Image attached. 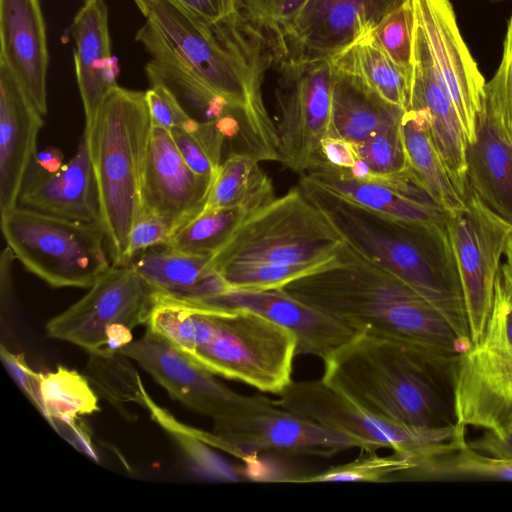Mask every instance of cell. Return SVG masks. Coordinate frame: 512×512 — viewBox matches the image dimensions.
<instances>
[{
    "label": "cell",
    "mask_w": 512,
    "mask_h": 512,
    "mask_svg": "<svg viewBox=\"0 0 512 512\" xmlns=\"http://www.w3.org/2000/svg\"><path fill=\"white\" fill-rule=\"evenodd\" d=\"M75 43L76 80L85 126H89L109 91L117 85L119 69L111 52L105 0H84L70 27Z\"/></svg>",
    "instance_id": "cell-26"
},
{
    "label": "cell",
    "mask_w": 512,
    "mask_h": 512,
    "mask_svg": "<svg viewBox=\"0 0 512 512\" xmlns=\"http://www.w3.org/2000/svg\"><path fill=\"white\" fill-rule=\"evenodd\" d=\"M458 355L362 331L324 361L322 379L384 421L444 427L456 423L453 382Z\"/></svg>",
    "instance_id": "cell-2"
},
{
    "label": "cell",
    "mask_w": 512,
    "mask_h": 512,
    "mask_svg": "<svg viewBox=\"0 0 512 512\" xmlns=\"http://www.w3.org/2000/svg\"><path fill=\"white\" fill-rule=\"evenodd\" d=\"M99 409L98 396L86 377L59 367L41 375L40 410L51 423L74 424L79 416Z\"/></svg>",
    "instance_id": "cell-34"
},
{
    "label": "cell",
    "mask_w": 512,
    "mask_h": 512,
    "mask_svg": "<svg viewBox=\"0 0 512 512\" xmlns=\"http://www.w3.org/2000/svg\"><path fill=\"white\" fill-rule=\"evenodd\" d=\"M411 100L423 110L450 179L462 198L467 190L466 138L451 97L432 60L423 31L414 19ZM408 109V110H409Z\"/></svg>",
    "instance_id": "cell-21"
},
{
    "label": "cell",
    "mask_w": 512,
    "mask_h": 512,
    "mask_svg": "<svg viewBox=\"0 0 512 512\" xmlns=\"http://www.w3.org/2000/svg\"><path fill=\"white\" fill-rule=\"evenodd\" d=\"M306 0H240L241 9L275 41L294 21Z\"/></svg>",
    "instance_id": "cell-41"
},
{
    "label": "cell",
    "mask_w": 512,
    "mask_h": 512,
    "mask_svg": "<svg viewBox=\"0 0 512 512\" xmlns=\"http://www.w3.org/2000/svg\"><path fill=\"white\" fill-rule=\"evenodd\" d=\"M7 246L53 288H90L111 267L102 228L17 206L1 213Z\"/></svg>",
    "instance_id": "cell-8"
},
{
    "label": "cell",
    "mask_w": 512,
    "mask_h": 512,
    "mask_svg": "<svg viewBox=\"0 0 512 512\" xmlns=\"http://www.w3.org/2000/svg\"><path fill=\"white\" fill-rule=\"evenodd\" d=\"M186 164L198 175L213 180L219 166L204 145L190 133L181 129L170 132Z\"/></svg>",
    "instance_id": "cell-44"
},
{
    "label": "cell",
    "mask_w": 512,
    "mask_h": 512,
    "mask_svg": "<svg viewBox=\"0 0 512 512\" xmlns=\"http://www.w3.org/2000/svg\"><path fill=\"white\" fill-rule=\"evenodd\" d=\"M468 443L470 447L486 455L512 460V428L501 436L485 431Z\"/></svg>",
    "instance_id": "cell-47"
},
{
    "label": "cell",
    "mask_w": 512,
    "mask_h": 512,
    "mask_svg": "<svg viewBox=\"0 0 512 512\" xmlns=\"http://www.w3.org/2000/svg\"><path fill=\"white\" fill-rule=\"evenodd\" d=\"M145 17L135 40L151 56L150 81L166 85L189 117L219 122L233 108L243 118L245 151L279 161L276 124L263 99L275 64L271 36L242 10L208 23L177 0H134Z\"/></svg>",
    "instance_id": "cell-1"
},
{
    "label": "cell",
    "mask_w": 512,
    "mask_h": 512,
    "mask_svg": "<svg viewBox=\"0 0 512 512\" xmlns=\"http://www.w3.org/2000/svg\"><path fill=\"white\" fill-rule=\"evenodd\" d=\"M354 145L371 174L388 175L408 168L401 123Z\"/></svg>",
    "instance_id": "cell-39"
},
{
    "label": "cell",
    "mask_w": 512,
    "mask_h": 512,
    "mask_svg": "<svg viewBox=\"0 0 512 512\" xmlns=\"http://www.w3.org/2000/svg\"><path fill=\"white\" fill-rule=\"evenodd\" d=\"M414 11L412 0L391 12L370 34L380 48L398 65L411 68Z\"/></svg>",
    "instance_id": "cell-38"
},
{
    "label": "cell",
    "mask_w": 512,
    "mask_h": 512,
    "mask_svg": "<svg viewBox=\"0 0 512 512\" xmlns=\"http://www.w3.org/2000/svg\"><path fill=\"white\" fill-rule=\"evenodd\" d=\"M200 19L214 24L227 19L241 9L240 0H177Z\"/></svg>",
    "instance_id": "cell-45"
},
{
    "label": "cell",
    "mask_w": 512,
    "mask_h": 512,
    "mask_svg": "<svg viewBox=\"0 0 512 512\" xmlns=\"http://www.w3.org/2000/svg\"><path fill=\"white\" fill-rule=\"evenodd\" d=\"M361 454L350 462L330 467L318 474L287 479L294 483L326 482H390L395 474L413 468L412 459L402 453L394 452L388 456H379L376 452L361 450Z\"/></svg>",
    "instance_id": "cell-36"
},
{
    "label": "cell",
    "mask_w": 512,
    "mask_h": 512,
    "mask_svg": "<svg viewBox=\"0 0 512 512\" xmlns=\"http://www.w3.org/2000/svg\"><path fill=\"white\" fill-rule=\"evenodd\" d=\"M303 174L328 191L387 217L446 228L448 212L432 199L409 168L388 175L371 174L363 181L345 169L316 160Z\"/></svg>",
    "instance_id": "cell-18"
},
{
    "label": "cell",
    "mask_w": 512,
    "mask_h": 512,
    "mask_svg": "<svg viewBox=\"0 0 512 512\" xmlns=\"http://www.w3.org/2000/svg\"><path fill=\"white\" fill-rule=\"evenodd\" d=\"M319 156L318 160L341 169H350L359 159L354 143L330 135L321 140Z\"/></svg>",
    "instance_id": "cell-46"
},
{
    "label": "cell",
    "mask_w": 512,
    "mask_h": 512,
    "mask_svg": "<svg viewBox=\"0 0 512 512\" xmlns=\"http://www.w3.org/2000/svg\"><path fill=\"white\" fill-rule=\"evenodd\" d=\"M432 60L461 121L466 144L476 136L485 95V79L470 54L449 0H412Z\"/></svg>",
    "instance_id": "cell-17"
},
{
    "label": "cell",
    "mask_w": 512,
    "mask_h": 512,
    "mask_svg": "<svg viewBox=\"0 0 512 512\" xmlns=\"http://www.w3.org/2000/svg\"><path fill=\"white\" fill-rule=\"evenodd\" d=\"M274 402L336 432L355 439L361 450L388 448L414 459L450 441L458 424L438 428L405 427L366 411L322 378L292 381Z\"/></svg>",
    "instance_id": "cell-12"
},
{
    "label": "cell",
    "mask_w": 512,
    "mask_h": 512,
    "mask_svg": "<svg viewBox=\"0 0 512 512\" xmlns=\"http://www.w3.org/2000/svg\"><path fill=\"white\" fill-rule=\"evenodd\" d=\"M212 181L186 164L169 131L153 127L144 168L141 215H157L176 230L203 210Z\"/></svg>",
    "instance_id": "cell-20"
},
{
    "label": "cell",
    "mask_w": 512,
    "mask_h": 512,
    "mask_svg": "<svg viewBox=\"0 0 512 512\" xmlns=\"http://www.w3.org/2000/svg\"><path fill=\"white\" fill-rule=\"evenodd\" d=\"M154 290L130 265H112L89 291L46 323L48 337L89 352L110 353L130 343L135 327L148 323Z\"/></svg>",
    "instance_id": "cell-10"
},
{
    "label": "cell",
    "mask_w": 512,
    "mask_h": 512,
    "mask_svg": "<svg viewBox=\"0 0 512 512\" xmlns=\"http://www.w3.org/2000/svg\"><path fill=\"white\" fill-rule=\"evenodd\" d=\"M465 206L448 212L446 230L462 289L472 343L482 337L512 224L467 185Z\"/></svg>",
    "instance_id": "cell-13"
},
{
    "label": "cell",
    "mask_w": 512,
    "mask_h": 512,
    "mask_svg": "<svg viewBox=\"0 0 512 512\" xmlns=\"http://www.w3.org/2000/svg\"><path fill=\"white\" fill-rule=\"evenodd\" d=\"M491 1H503V0H491Z\"/></svg>",
    "instance_id": "cell-50"
},
{
    "label": "cell",
    "mask_w": 512,
    "mask_h": 512,
    "mask_svg": "<svg viewBox=\"0 0 512 512\" xmlns=\"http://www.w3.org/2000/svg\"><path fill=\"white\" fill-rule=\"evenodd\" d=\"M180 302L201 308H244L254 311L294 332L297 354L312 355L323 362L359 333L334 317L293 298L282 288H226L198 300Z\"/></svg>",
    "instance_id": "cell-19"
},
{
    "label": "cell",
    "mask_w": 512,
    "mask_h": 512,
    "mask_svg": "<svg viewBox=\"0 0 512 512\" xmlns=\"http://www.w3.org/2000/svg\"><path fill=\"white\" fill-rule=\"evenodd\" d=\"M43 115L10 69L0 62V212L18 206L28 169L37 153Z\"/></svg>",
    "instance_id": "cell-23"
},
{
    "label": "cell",
    "mask_w": 512,
    "mask_h": 512,
    "mask_svg": "<svg viewBox=\"0 0 512 512\" xmlns=\"http://www.w3.org/2000/svg\"><path fill=\"white\" fill-rule=\"evenodd\" d=\"M212 256L165 248L144 251L131 259L135 272L157 293L181 301H194L227 288L210 268Z\"/></svg>",
    "instance_id": "cell-27"
},
{
    "label": "cell",
    "mask_w": 512,
    "mask_h": 512,
    "mask_svg": "<svg viewBox=\"0 0 512 512\" xmlns=\"http://www.w3.org/2000/svg\"><path fill=\"white\" fill-rule=\"evenodd\" d=\"M466 165L467 185L512 224V142L492 78L485 85L475 140L466 144Z\"/></svg>",
    "instance_id": "cell-22"
},
{
    "label": "cell",
    "mask_w": 512,
    "mask_h": 512,
    "mask_svg": "<svg viewBox=\"0 0 512 512\" xmlns=\"http://www.w3.org/2000/svg\"><path fill=\"white\" fill-rule=\"evenodd\" d=\"M150 88L145 91L153 127L171 132L181 129L193 133L198 121L187 115L169 88L160 81H150Z\"/></svg>",
    "instance_id": "cell-40"
},
{
    "label": "cell",
    "mask_w": 512,
    "mask_h": 512,
    "mask_svg": "<svg viewBox=\"0 0 512 512\" xmlns=\"http://www.w3.org/2000/svg\"><path fill=\"white\" fill-rule=\"evenodd\" d=\"M119 352L135 360L173 399L217 426L256 405L263 396L239 394L216 379L160 334L145 333Z\"/></svg>",
    "instance_id": "cell-15"
},
{
    "label": "cell",
    "mask_w": 512,
    "mask_h": 512,
    "mask_svg": "<svg viewBox=\"0 0 512 512\" xmlns=\"http://www.w3.org/2000/svg\"><path fill=\"white\" fill-rule=\"evenodd\" d=\"M330 61L336 71L357 78L387 103L403 111L409 109L412 69L395 63L370 35Z\"/></svg>",
    "instance_id": "cell-31"
},
{
    "label": "cell",
    "mask_w": 512,
    "mask_h": 512,
    "mask_svg": "<svg viewBox=\"0 0 512 512\" xmlns=\"http://www.w3.org/2000/svg\"><path fill=\"white\" fill-rule=\"evenodd\" d=\"M401 134L408 168L432 197L447 212L465 206L435 145L427 114L423 110L405 111Z\"/></svg>",
    "instance_id": "cell-30"
},
{
    "label": "cell",
    "mask_w": 512,
    "mask_h": 512,
    "mask_svg": "<svg viewBox=\"0 0 512 512\" xmlns=\"http://www.w3.org/2000/svg\"><path fill=\"white\" fill-rule=\"evenodd\" d=\"M259 162L232 151L219 166L203 210L241 207L254 212L274 200L273 183Z\"/></svg>",
    "instance_id": "cell-32"
},
{
    "label": "cell",
    "mask_w": 512,
    "mask_h": 512,
    "mask_svg": "<svg viewBox=\"0 0 512 512\" xmlns=\"http://www.w3.org/2000/svg\"><path fill=\"white\" fill-rule=\"evenodd\" d=\"M192 434L245 462L264 452L332 457L360 448L352 437L286 410L264 396L256 405L213 426L212 433L192 429Z\"/></svg>",
    "instance_id": "cell-14"
},
{
    "label": "cell",
    "mask_w": 512,
    "mask_h": 512,
    "mask_svg": "<svg viewBox=\"0 0 512 512\" xmlns=\"http://www.w3.org/2000/svg\"><path fill=\"white\" fill-rule=\"evenodd\" d=\"M250 213L241 207L202 210L176 229L164 247L213 256Z\"/></svg>",
    "instance_id": "cell-35"
},
{
    "label": "cell",
    "mask_w": 512,
    "mask_h": 512,
    "mask_svg": "<svg viewBox=\"0 0 512 512\" xmlns=\"http://www.w3.org/2000/svg\"><path fill=\"white\" fill-rule=\"evenodd\" d=\"M89 355L86 378L98 396L128 417L125 403L149 407L151 399L129 357L119 351Z\"/></svg>",
    "instance_id": "cell-33"
},
{
    "label": "cell",
    "mask_w": 512,
    "mask_h": 512,
    "mask_svg": "<svg viewBox=\"0 0 512 512\" xmlns=\"http://www.w3.org/2000/svg\"><path fill=\"white\" fill-rule=\"evenodd\" d=\"M337 257V256H336ZM303 264L237 263L223 266L215 272L227 288L267 290L282 288L289 282L318 271L335 259Z\"/></svg>",
    "instance_id": "cell-37"
},
{
    "label": "cell",
    "mask_w": 512,
    "mask_h": 512,
    "mask_svg": "<svg viewBox=\"0 0 512 512\" xmlns=\"http://www.w3.org/2000/svg\"><path fill=\"white\" fill-rule=\"evenodd\" d=\"M63 165V152L58 147L49 146L36 153L28 171L51 174L57 172Z\"/></svg>",
    "instance_id": "cell-48"
},
{
    "label": "cell",
    "mask_w": 512,
    "mask_h": 512,
    "mask_svg": "<svg viewBox=\"0 0 512 512\" xmlns=\"http://www.w3.org/2000/svg\"><path fill=\"white\" fill-rule=\"evenodd\" d=\"M408 0H306L274 41L276 60L333 59Z\"/></svg>",
    "instance_id": "cell-16"
},
{
    "label": "cell",
    "mask_w": 512,
    "mask_h": 512,
    "mask_svg": "<svg viewBox=\"0 0 512 512\" xmlns=\"http://www.w3.org/2000/svg\"><path fill=\"white\" fill-rule=\"evenodd\" d=\"M18 206L101 227L98 187L84 134L73 158L57 172H27Z\"/></svg>",
    "instance_id": "cell-25"
},
{
    "label": "cell",
    "mask_w": 512,
    "mask_h": 512,
    "mask_svg": "<svg viewBox=\"0 0 512 512\" xmlns=\"http://www.w3.org/2000/svg\"><path fill=\"white\" fill-rule=\"evenodd\" d=\"M282 289L359 333L366 331L421 349L456 354L467 350L433 305L346 242L328 266Z\"/></svg>",
    "instance_id": "cell-3"
},
{
    "label": "cell",
    "mask_w": 512,
    "mask_h": 512,
    "mask_svg": "<svg viewBox=\"0 0 512 512\" xmlns=\"http://www.w3.org/2000/svg\"><path fill=\"white\" fill-rule=\"evenodd\" d=\"M505 262L500 265L499 276L504 285L512 292V234L504 251Z\"/></svg>",
    "instance_id": "cell-49"
},
{
    "label": "cell",
    "mask_w": 512,
    "mask_h": 512,
    "mask_svg": "<svg viewBox=\"0 0 512 512\" xmlns=\"http://www.w3.org/2000/svg\"><path fill=\"white\" fill-rule=\"evenodd\" d=\"M174 226L153 214H143L133 225L126 251L127 265L132 258L155 246H165L174 233Z\"/></svg>",
    "instance_id": "cell-42"
},
{
    "label": "cell",
    "mask_w": 512,
    "mask_h": 512,
    "mask_svg": "<svg viewBox=\"0 0 512 512\" xmlns=\"http://www.w3.org/2000/svg\"><path fill=\"white\" fill-rule=\"evenodd\" d=\"M453 407L456 423L497 436L512 428V292L499 272L485 331L458 355Z\"/></svg>",
    "instance_id": "cell-9"
},
{
    "label": "cell",
    "mask_w": 512,
    "mask_h": 512,
    "mask_svg": "<svg viewBox=\"0 0 512 512\" xmlns=\"http://www.w3.org/2000/svg\"><path fill=\"white\" fill-rule=\"evenodd\" d=\"M298 187L347 244L433 305L469 349L466 309L446 228L387 217L328 191L304 174Z\"/></svg>",
    "instance_id": "cell-5"
},
{
    "label": "cell",
    "mask_w": 512,
    "mask_h": 512,
    "mask_svg": "<svg viewBox=\"0 0 512 512\" xmlns=\"http://www.w3.org/2000/svg\"><path fill=\"white\" fill-rule=\"evenodd\" d=\"M274 67L278 162L301 175L319 159L321 140L330 134L334 70L329 59L284 57Z\"/></svg>",
    "instance_id": "cell-11"
},
{
    "label": "cell",
    "mask_w": 512,
    "mask_h": 512,
    "mask_svg": "<svg viewBox=\"0 0 512 512\" xmlns=\"http://www.w3.org/2000/svg\"><path fill=\"white\" fill-rule=\"evenodd\" d=\"M333 70L330 136L356 144L401 123L405 111L357 78Z\"/></svg>",
    "instance_id": "cell-28"
},
{
    "label": "cell",
    "mask_w": 512,
    "mask_h": 512,
    "mask_svg": "<svg viewBox=\"0 0 512 512\" xmlns=\"http://www.w3.org/2000/svg\"><path fill=\"white\" fill-rule=\"evenodd\" d=\"M345 241L299 187L250 213L211 257L215 271L237 263L278 265L335 258Z\"/></svg>",
    "instance_id": "cell-7"
},
{
    "label": "cell",
    "mask_w": 512,
    "mask_h": 512,
    "mask_svg": "<svg viewBox=\"0 0 512 512\" xmlns=\"http://www.w3.org/2000/svg\"><path fill=\"white\" fill-rule=\"evenodd\" d=\"M153 125L145 91L114 86L85 126L101 228L112 264L127 265L130 231L142 213L145 161Z\"/></svg>",
    "instance_id": "cell-6"
},
{
    "label": "cell",
    "mask_w": 512,
    "mask_h": 512,
    "mask_svg": "<svg viewBox=\"0 0 512 512\" xmlns=\"http://www.w3.org/2000/svg\"><path fill=\"white\" fill-rule=\"evenodd\" d=\"M154 297L147 327L212 374L276 395L293 381L297 337L290 329L249 309Z\"/></svg>",
    "instance_id": "cell-4"
},
{
    "label": "cell",
    "mask_w": 512,
    "mask_h": 512,
    "mask_svg": "<svg viewBox=\"0 0 512 512\" xmlns=\"http://www.w3.org/2000/svg\"><path fill=\"white\" fill-rule=\"evenodd\" d=\"M492 79L497 90L501 116L512 142V14L507 25L501 62Z\"/></svg>",
    "instance_id": "cell-43"
},
{
    "label": "cell",
    "mask_w": 512,
    "mask_h": 512,
    "mask_svg": "<svg viewBox=\"0 0 512 512\" xmlns=\"http://www.w3.org/2000/svg\"><path fill=\"white\" fill-rule=\"evenodd\" d=\"M0 62L46 115L49 53L39 0H0Z\"/></svg>",
    "instance_id": "cell-24"
},
{
    "label": "cell",
    "mask_w": 512,
    "mask_h": 512,
    "mask_svg": "<svg viewBox=\"0 0 512 512\" xmlns=\"http://www.w3.org/2000/svg\"><path fill=\"white\" fill-rule=\"evenodd\" d=\"M458 424L454 437L433 451L412 459L414 467L392 481L495 480L512 481V460L481 453L466 440V426Z\"/></svg>",
    "instance_id": "cell-29"
}]
</instances>
